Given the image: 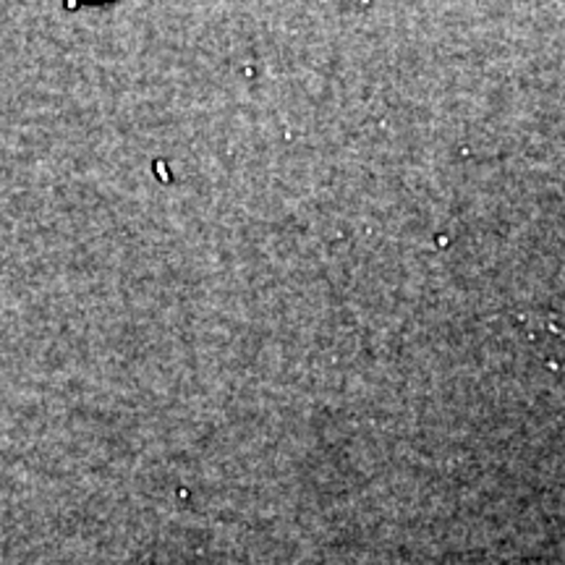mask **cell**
<instances>
[{
	"mask_svg": "<svg viewBox=\"0 0 565 565\" xmlns=\"http://www.w3.org/2000/svg\"><path fill=\"white\" fill-rule=\"evenodd\" d=\"M89 3H103V0H89Z\"/></svg>",
	"mask_w": 565,
	"mask_h": 565,
	"instance_id": "cell-1",
	"label": "cell"
}]
</instances>
